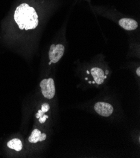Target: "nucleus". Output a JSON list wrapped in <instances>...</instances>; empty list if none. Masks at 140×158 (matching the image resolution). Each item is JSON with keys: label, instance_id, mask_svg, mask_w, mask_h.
Segmentation results:
<instances>
[{"label": "nucleus", "instance_id": "1", "mask_svg": "<svg viewBox=\"0 0 140 158\" xmlns=\"http://www.w3.org/2000/svg\"><path fill=\"white\" fill-rule=\"evenodd\" d=\"M14 20L22 30H34L39 23L36 10L26 3H23L16 8L14 13Z\"/></svg>", "mask_w": 140, "mask_h": 158}, {"label": "nucleus", "instance_id": "2", "mask_svg": "<svg viewBox=\"0 0 140 158\" xmlns=\"http://www.w3.org/2000/svg\"><path fill=\"white\" fill-rule=\"evenodd\" d=\"M65 46L62 44H52L49 51V64H56L63 57L65 52Z\"/></svg>", "mask_w": 140, "mask_h": 158}, {"label": "nucleus", "instance_id": "3", "mask_svg": "<svg viewBox=\"0 0 140 158\" xmlns=\"http://www.w3.org/2000/svg\"><path fill=\"white\" fill-rule=\"evenodd\" d=\"M40 86L42 94L45 98L51 100L54 97L55 94V87L52 78L44 79L41 81Z\"/></svg>", "mask_w": 140, "mask_h": 158}, {"label": "nucleus", "instance_id": "4", "mask_svg": "<svg viewBox=\"0 0 140 158\" xmlns=\"http://www.w3.org/2000/svg\"><path fill=\"white\" fill-rule=\"evenodd\" d=\"M95 111L102 117H110L113 112V106L106 102H98L94 105Z\"/></svg>", "mask_w": 140, "mask_h": 158}, {"label": "nucleus", "instance_id": "5", "mask_svg": "<svg viewBox=\"0 0 140 158\" xmlns=\"http://www.w3.org/2000/svg\"><path fill=\"white\" fill-rule=\"evenodd\" d=\"M118 24L121 27L127 31L135 30L138 27V23L137 21L133 19L127 17H124L121 19Z\"/></svg>", "mask_w": 140, "mask_h": 158}, {"label": "nucleus", "instance_id": "6", "mask_svg": "<svg viewBox=\"0 0 140 158\" xmlns=\"http://www.w3.org/2000/svg\"><path fill=\"white\" fill-rule=\"evenodd\" d=\"M90 73L94 78V81L98 84L101 85L103 83L106 78L105 73L103 70L98 67H94L90 69Z\"/></svg>", "mask_w": 140, "mask_h": 158}, {"label": "nucleus", "instance_id": "7", "mask_svg": "<svg viewBox=\"0 0 140 158\" xmlns=\"http://www.w3.org/2000/svg\"><path fill=\"white\" fill-rule=\"evenodd\" d=\"M46 135L42 133L38 129H34L28 138V140L31 143H37L38 142H42L46 139Z\"/></svg>", "mask_w": 140, "mask_h": 158}, {"label": "nucleus", "instance_id": "8", "mask_svg": "<svg viewBox=\"0 0 140 158\" xmlns=\"http://www.w3.org/2000/svg\"><path fill=\"white\" fill-rule=\"evenodd\" d=\"M7 146L16 151H20L23 148L22 141L18 139H13L10 140L7 144Z\"/></svg>", "mask_w": 140, "mask_h": 158}, {"label": "nucleus", "instance_id": "9", "mask_svg": "<svg viewBox=\"0 0 140 158\" xmlns=\"http://www.w3.org/2000/svg\"><path fill=\"white\" fill-rule=\"evenodd\" d=\"M49 110H50V105H49L48 103H43V104L42 105V109H41V110H42V111L43 112H44V113L47 112Z\"/></svg>", "mask_w": 140, "mask_h": 158}, {"label": "nucleus", "instance_id": "10", "mask_svg": "<svg viewBox=\"0 0 140 158\" xmlns=\"http://www.w3.org/2000/svg\"><path fill=\"white\" fill-rule=\"evenodd\" d=\"M48 118H49V116L43 115L41 117H40V118H38V119H39V122H40V123H43L44 122H46V120Z\"/></svg>", "mask_w": 140, "mask_h": 158}, {"label": "nucleus", "instance_id": "11", "mask_svg": "<svg viewBox=\"0 0 140 158\" xmlns=\"http://www.w3.org/2000/svg\"><path fill=\"white\" fill-rule=\"evenodd\" d=\"M78 1H79V0H74V5L76 4L77 2H78ZM84 1L86 2H87V3H88V5H89V6H90L92 5V2H91V0H84Z\"/></svg>", "mask_w": 140, "mask_h": 158}, {"label": "nucleus", "instance_id": "12", "mask_svg": "<svg viewBox=\"0 0 140 158\" xmlns=\"http://www.w3.org/2000/svg\"><path fill=\"white\" fill-rule=\"evenodd\" d=\"M43 114H44V112H43L41 110H38V113L36 114V118H39L40 117H42V116L43 115Z\"/></svg>", "mask_w": 140, "mask_h": 158}, {"label": "nucleus", "instance_id": "13", "mask_svg": "<svg viewBox=\"0 0 140 158\" xmlns=\"http://www.w3.org/2000/svg\"><path fill=\"white\" fill-rule=\"evenodd\" d=\"M136 74H137V75H138V76H140V68H139V67H138V68H137V69H136Z\"/></svg>", "mask_w": 140, "mask_h": 158}]
</instances>
